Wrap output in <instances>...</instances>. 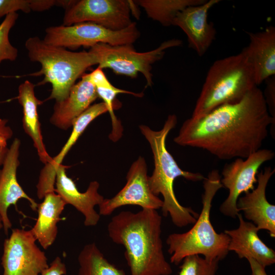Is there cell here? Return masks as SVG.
I'll return each instance as SVG.
<instances>
[{"instance_id": "1", "label": "cell", "mask_w": 275, "mask_h": 275, "mask_svg": "<svg viewBox=\"0 0 275 275\" xmlns=\"http://www.w3.org/2000/svg\"><path fill=\"white\" fill-rule=\"evenodd\" d=\"M275 129L263 92L256 86L240 100L185 120L174 141L202 149L221 159L246 158L261 149L268 128Z\"/></svg>"}, {"instance_id": "2", "label": "cell", "mask_w": 275, "mask_h": 275, "mask_svg": "<svg viewBox=\"0 0 275 275\" xmlns=\"http://www.w3.org/2000/svg\"><path fill=\"white\" fill-rule=\"evenodd\" d=\"M161 222L156 210L142 209L136 213L121 211L108 223V236L114 242L124 246L131 275L172 273L163 254Z\"/></svg>"}, {"instance_id": "3", "label": "cell", "mask_w": 275, "mask_h": 275, "mask_svg": "<svg viewBox=\"0 0 275 275\" xmlns=\"http://www.w3.org/2000/svg\"><path fill=\"white\" fill-rule=\"evenodd\" d=\"M177 117H168L163 127L159 130L151 129L145 125L139 126L140 130L150 144L153 155L154 168L148 176V183L152 193L163 198L161 210L162 215H169L173 223L182 228L194 224L199 214L190 207L181 205L176 197L174 182L179 177L194 181L203 180L205 177L200 173H194L181 169L166 147V139L169 132L176 125Z\"/></svg>"}, {"instance_id": "4", "label": "cell", "mask_w": 275, "mask_h": 275, "mask_svg": "<svg viewBox=\"0 0 275 275\" xmlns=\"http://www.w3.org/2000/svg\"><path fill=\"white\" fill-rule=\"evenodd\" d=\"M217 170L209 173L203 180L202 209L192 228L183 233H172L167 238L170 261L179 264L184 258L201 255L208 260H221L229 253V236L225 232L217 233L210 219L212 202L223 185Z\"/></svg>"}, {"instance_id": "5", "label": "cell", "mask_w": 275, "mask_h": 275, "mask_svg": "<svg viewBox=\"0 0 275 275\" xmlns=\"http://www.w3.org/2000/svg\"><path fill=\"white\" fill-rule=\"evenodd\" d=\"M25 47L30 60L41 65V69L31 75H43L44 79L40 84H51V92L47 100L54 99L59 102L65 99L76 80L88 68L97 65L95 56L89 50L69 51L47 44L37 36L28 38Z\"/></svg>"}, {"instance_id": "6", "label": "cell", "mask_w": 275, "mask_h": 275, "mask_svg": "<svg viewBox=\"0 0 275 275\" xmlns=\"http://www.w3.org/2000/svg\"><path fill=\"white\" fill-rule=\"evenodd\" d=\"M256 86L253 67L242 52L216 60L207 72L191 117L237 102Z\"/></svg>"}, {"instance_id": "7", "label": "cell", "mask_w": 275, "mask_h": 275, "mask_svg": "<svg viewBox=\"0 0 275 275\" xmlns=\"http://www.w3.org/2000/svg\"><path fill=\"white\" fill-rule=\"evenodd\" d=\"M181 44V40L172 39L161 43L153 50L140 52L136 51L132 44L98 43L91 47L89 51L95 56L98 67L109 68L117 74L131 78L141 73L146 79V86L150 87L153 84L152 65L163 58L166 49Z\"/></svg>"}, {"instance_id": "8", "label": "cell", "mask_w": 275, "mask_h": 275, "mask_svg": "<svg viewBox=\"0 0 275 275\" xmlns=\"http://www.w3.org/2000/svg\"><path fill=\"white\" fill-rule=\"evenodd\" d=\"M140 36L134 22L120 31H113L91 22H82L68 26L48 27L43 40L50 45L76 49L80 46L91 48L98 43L111 45L132 44Z\"/></svg>"}, {"instance_id": "9", "label": "cell", "mask_w": 275, "mask_h": 275, "mask_svg": "<svg viewBox=\"0 0 275 275\" xmlns=\"http://www.w3.org/2000/svg\"><path fill=\"white\" fill-rule=\"evenodd\" d=\"M274 157V153L271 150L260 149L244 159L237 158L224 166L221 182L223 187L228 189L229 194L219 207L221 212L232 218L237 216L239 211L236 203L239 196L255 188L260 167Z\"/></svg>"}, {"instance_id": "10", "label": "cell", "mask_w": 275, "mask_h": 275, "mask_svg": "<svg viewBox=\"0 0 275 275\" xmlns=\"http://www.w3.org/2000/svg\"><path fill=\"white\" fill-rule=\"evenodd\" d=\"M31 230L14 229L4 242L3 275H40L49 265Z\"/></svg>"}, {"instance_id": "11", "label": "cell", "mask_w": 275, "mask_h": 275, "mask_svg": "<svg viewBox=\"0 0 275 275\" xmlns=\"http://www.w3.org/2000/svg\"><path fill=\"white\" fill-rule=\"evenodd\" d=\"M131 1L80 0L66 9L63 25L82 22H91L113 31H120L129 26Z\"/></svg>"}, {"instance_id": "12", "label": "cell", "mask_w": 275, "mask_h": 275, "mask_svg": "<svg viewBox=\"0 0 275 275\" xmlns=\"http://www.w3.org/2000/svg\"><path fill=\"white\" fill-rule=\"evenodd\" d=\"M123 188L110 199H104L99 205V214L111 215L115 209L125 205H138L142 209L157 210L163 201L151 191L148 183L147 167L144 157L140 156L131 165Z\"/></svg>"}, {"instance_id": "13", "label": "cell", "mask_w": 275, "mask_h": 275, "mask_svg": "<svg viewBox=\"0 0 275 275\" xmlns=\"http://www.w3.org/2000/svg\"><path fill=\"white\" fill-rule=\"evenodd\" d=\"M219 0L206 1L181 11L175 17L173 25L179 27L186 34L189 46L199 56H203L215 39L216 30L207 20L208 12Z\"/></svg>"}, {"instance_id": "14", "label": "cell", "mask_w": 275, "mask_h": 275, "mask_svg": "<svg viewBox=\"0 0 275 275\" xmlns=\"http://www.w3.org/2000/svg\"><path fill=\"white\" fill-rule=\"evenodd\" d=\"M20 146V140L15 139L8 149L0 171V216L6 235L12 228L8 214V209L11 205L16 206L18 201L21 199L28 200L34 211H37L38 205L23 190L17 179Z\"/></svg>"}, {"instance_id": "15", "label": "cell", "mask_w": 275, "mask_h": 275, "mask_svg": "<svg viewBox=\"0 0 275 275\" xmlns=\"http://www.w3.org/2000/svg\"><path fill=\"white\" fill-rule=\"evenodd\" d=\"M274 169L266 167L257 175V186L238 199L236 206L244 217L253 222L258 230H266L271 237H275V206L266 197V188Z\"/></svg>"}, {"instance_id": "16", "label": "cell", "mask_w": 275, "mask_h": 275, "mask_svg": "<svg viewBox=\"0 0 275 275\" xmlns=\"http://www.w3.org/2000/svg\"><path fill=\"white\" fill-rule=\"evenodd\" d=\"M68 168L62 164L58 168L55 185V192L64 201L66 204L73 206L84 216V225L86 226H96L100 215L94 209L96 205H99L104 198L98 193L99 183L94 181L90 183L84 193L79 191L72 179L66 174Z\"/></svg>"}, {"instance_id": "17", "label": "cell", "mask_w": 275, "mask_h": 275, "mask_svg": "<svg viewBox=\"0 0 275 275\" xmlns=\"http://www.w3.org/2000/svg\"><path fill=\"white\" fill-rule=\"evenodd\" d=\"M107 112L106 105L103 102L90 106L74 121L72 132L59 153L46 163L42 169L37 184L38 198L43 199L45 195L55 192L57 171L65 156L89 124L100 115Z\"/></svg>"}, {"instance_id": "18", "label": "cell", "mask_w": 275, "mask_h": 275, "mask_svg": "<svg viewBox=\"0 0 275 275\" xmlns=\"http://www.w3.org/2000/svg\"><path fill=\"white\" fill-rule=\"evenodd\" d=\"M98 97L95 87L90 80L89 74L84 73L81 80L71 87L68 96L56 102L50 122L61 129H68Z\"/></svg>"}, {"instance_id": "19", "label": "cell", "mask_w": 275, "mask_h": 275, "mask_svg": "<svg viewBox=\"0 0 275 275\" xmlns=\"http://www.w3.org/2000/svg\"><path fill=\"white\" fill-rule=\"evenodd\" d=\"M237 217L238 227L224 231L230 238L229 251H234L239 258H253L265 267L274 264L275 252L259 238L256 226L244 221L239 213Z\"/></svg>"}, {"instance_id": "20", "label": "cell", "mask_w": 275, "mask_h": 275, "mask_svg": "<svg viewBox=\"0 0 275 275\" xmlns=\"http://www.w3.org/2000/svg\"><path fill=\"white\" fill-rule=\"evenodd\" d=\"M247 33L250 43L241 52L253 67L257 86L275 75V28Z\"/></svg>"}, {"instance_id": "21", "label": "cell", "mask_w": 275, "mask_h": 275, "mask_svg": "<svg viewBox=\"0 0 275 275\" xmlns=\"http://www.w3.org/2000/svg\"><path fill=\"white\" fill-rule=\"evenodd\" d=\"M35 85L25 80L18 87L17 98L22 107V124L24 130L32 139L39 158L45 164L49 162L51 157L46 150L41 134L37 107L43 102L38 99L34 92Z\"/></svg>"}, {"instance_id": "22", "label": "cell", "mask_w": 275, "mask_h": 275, "mask_svg": "<svg viewBox=\"0 0 275 275\" xmlns=\"http://www.w3.org/2000/svg\"><path fill=\"white\" fill-rule=\"evenodd\" d=\"M66 203L56 192L45 195L38 204V217L31 229L36 240L45 250L54 242L58 234L57 224L62 219L60 216Z\"/></svg>"}, {"instance_id": "23", "label": "cell", "mask_w": 275, "mask_h": 275, "mask_svg": "<svg viewBox=\"0 0 275 275\" xmlns=\"http://www.w3.org/2000/svg\"><path fill=\"white\" fill-rule=\"evenodd\" d=\"M89 74L91 82L95 87L98 97L103 100L107 108L112 122V130L109 138L113 142L119 140L122 134V127L120 122L116 117L114 110L118 108L119 104L116 102V97L119 94H128L138 97H142L144 94L135 93L118 88L113 86L106 77L102 69L97 67Z\"/></svg>"}, {"instance_id": "24", "label": "cell", "mask_w": 275, "mask_h": 275, "mask_svg": "<svg viewBox=\"0 0 275 275\" xmlns=\"http://www.w3.org/2000/svg\"><path fill=\"white\" fill-rule=\"evenodd\" d=\"M206 0H138L134 1L141 6L148 17L164 26L173 25L176 15L187 7L199 5Z\"/></svg>"}, {"instance_id": "25", "label": "cell", "mask_w": 275, "mask_h": 275, "mask_svg": "<svg viewBox=\"0 0 275 275\" xmlns=\"http://www.w3.org/2000/svg\"><path fill=\"white\" fill-rule=\"evenodd\" d=\"M79 275H125L109 262L95 243L86 244L78 256Z\"/></svg>"}, {"instance_id": "26", "label": "cell", "mask_w": 275, "mask_h": 275, "mask_svg": "<svg viewBox=\"0 0 275 275\" xmlns=\"http://www.w3.org/2000/svg\"><path fill=\"white\" fill-rule=\"evenodd\" d=\"M182 262L178 275H215L219 261H210L194 255L186 257Z\"/></svg>"}, {"instance_id": "27", "label": "cell", "mask_w": 275, "mask_h": 275, "mask_svg": "<svg viewBox=\"0 0 275 275\" xmlns=\"http://www.w3.org/2000/svg\"><path fill=\"white\" fill-rule=\"evenodd\" d=\"M18 15L12 12L7 15L0 24V65L2 61H15L18 56V50L10 43L9 34L15 23Z\"/></svg>"}, {"instance_id": "28", "label": "cell", "mask_w": 275, "mask_h": 275, "mask_svg": "<svg viewBox=\"0 0 275 275\" xmlns=\"http://www.w3.org/2000/svg\"><path fill=\"white\" fill-rule=\"evenodd\" d=\"M18 10L30 12L31 11L30 0H0V19Z\"/></svg>"}, {"instance_id": "29", "label": "cell", "mask_w": 275, "mask_h": 275, "mask_svg": "<svg viewBox=\"0 0 275 275\" xmlns=\"http://www.w3.org/2000/svg\"><path fill=\"white\" fill-rule=\"evenodd\" d=\"M7 123V120L0 118V171L9 149L8 141L13 134L12 130Z\"/></svg>"}, {"instance_id": "30", "label": "cell", "mask_w": 275, "mask_h": 275, "mask_svg": "<svg viewBox=\"0 0 275 275\" xmlns=\"http://www.w3.org/2000/svg\"><path fill=\"white\" fill-rule=\"evenodd\" d=\"M266 87L263 96L271 117L275 120V76H272L265 80Z\"/></svg>"}, {"instance_id": "31", "label": "cell", "mask_w": 275, "mask_h": 275, "mask_svg": "<svg viewBox=\"0 0 275 275\" xmlns=\"http://www.w3.org/2000/svg\"><path fill=\"white\" fill-rule=\"evenodd\" d=\"M66 273L67 269L65 263L60 257H57L40 275H65Z\"/></svg>"}, {"instance_id": "32", "label": "cell", "mask_w": 275, "mask_h": 275, "mask_svg": "<svg viewBox=\"0 0 275 275\" xmlns=\"http://www.w3.org/2000/svg\"><path fill=\"white\" fill-rule=\"evenodd\" d=\"M57 1L54 0H30L31 10L42 11L57 5Z\"/></svg>"}, {"instance_id": "33", "label": "cell", "mask_w": 275, "mask_h": 275, "mask_svg": "<svg viewBox=\"0 0 275 275\" xmlns=\"http://www.w3.org/2000/svg\"><path fill=\"white\" fill-rule=\"evenodd\" d=\"M246 259L251 267V275H267L265 269V267L253 258H248Z\"/></svg>"}, {"instance_id": "34", "label": "cell", "mask_w": 275, "mask_h": 275, "mask_svg": "<svg viewBox=\"0 0 275 275\" xmlns=\"http://www.w3.org/2000/svg\"><path fill=\"white\" fill-rule=\"evenodd\" d=\"M2 228H3V225L1 217L0 216V230H1Z\"/></svg>"}]
</instances>
